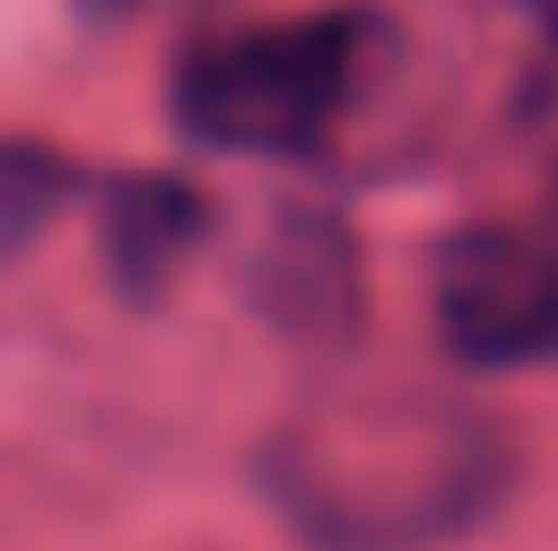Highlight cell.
I'll list each match as a JSON object with an SVG mask.
<instances>
[{
    "label": "cell",
    "instance_id": "obj_1",
    "mask_svg": "<svg viewBox=\"0 0 558 551\" xmlns=\"http://www.w3.org/2000/svg\"><path fill=\"white\" fill-rule=\"evenodd\" d=\"M259 487L307 551H446L502 503L510 446L437 397H316L267 439Z\"/></svg>",
    "mask_w": 558,
    "mask_h": 551
},
{
    "label": "cell",
    "instance_id": "obj_2",
    "mask_svg": "<svg viewBox=\"0 0 558 551\" xmlns=\"http://www.w3.org/2000/svg\"><path fill=\"white\" fill-rule=\"evenodd\" d=\"M380 25L364 9H300L210 33L170 73V113L219 155H316L349 113Z\"/></svg>",
    "mask_w": 558,
    "mask_h": 551
},
{
    "label": "cell",
    "instance_id": "obj_3",
    "mask_svg": "<svg viewBox=\"0 0 558 551\" xmlns=\"http://www.w3.org/2000/svg\"><path fill=\"white\" fill-rule=\"evenodd\" d=\"M437 333L461 366H550L558 357V227L486 219L437 243Z\"/></svg>",
    "mask_w": 558,
    "mask_h": 551
},
{
    "label": "cell",
    "instance_id": "obj_4",
    "mask_svg": "<svg viewBox=\"0 0 558 551\" xmlns=\"http://www.w3.org/2000/svg\"><path fill=\"white\" fill-rule=\"evenodd\" d=\"M203 195L186 179H162V170H130V179H106L98 195V236H106V268L122 292L154 300L170 284L186 252L203 236Z\"/></svg>",
    "mask_w": 558,
    "mask_h": 551
},
{
    "label": "cell",
    "instance_id": "obj_5",
    "mask_svg": "<svg viewBox=\"0 0 558 551\" xmlns=\"http://www.w3.org/2000/svg\"><path fill=\"white\" fill-rule=\"evenodd\" d=\"M73 179H82V170H73L65 155L25 146V139H0V243L16 252V243L73 195Z\"/></svg>",
    "mask_w": 558,
    "mask_h": 551
},
{
    "label": "cell",
    "instance_id": "obj_6",
    "mask_svg": "<svg viewBox=\"0 0 558 551\" xmlns=\"http://www.w3.org/2000/svg\"><path fill=\"white\" fill-rule=\"evenodd\" d=\"M526 122H534V139L558 155V33H550L543 65H534V82H526Z\"/></svg>",
    "mask_w": 558,
    "mask_h": 551
},
{
    "label": "cell",
    "instance_id": "obj_7",
    "mask_svg": "<svg viewBox=\"0 0 558 551\" xmlns=\"http://www.w3.org/2000/svg\"><path fill=\"white\" fill-rule=\"evenodd\" d=\"M89 16H113V9H146V0H82Z\"/></svg>",
    "mask_w": 558,
    "mask_h": 551
},
{
    "label": "cell",
    "instance_id": "obj_8",
    "mask_svg": "<svg viewBox=\"0 0 558 551\" xmlns=\"http://www.w3.org/2000/svg\"><path fill=\"white\" fill-rule=\"evenodd\" d=\"M543 219H550V227H558V203H550V212H543Z\"/></svg>",
    "mask_w": 558,
    "mask_h": 551
}]
</instances>
